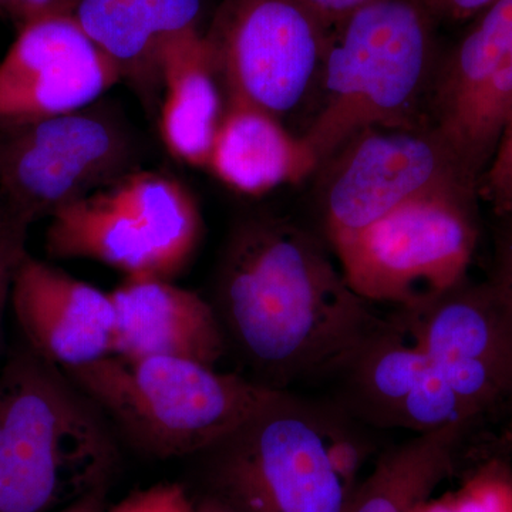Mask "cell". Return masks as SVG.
Wrapping results in <instances>:
<instances>
[{"instance_id": "obj_24", "label": "cell", "mask_w": 512, "mask_h": 512, "mask_svg": "<svg viewBox=\"0 0 512 512\" xmlns=\"http://www.w3.org/2000/svg\"><path fill=\"white\" fill-rule=\"evenodd\" d=\"M28 224L13 218L3 217L0 221V339H2L3 319L10 305L13 276L26 252Z\"/></svg>"}, {"instance_id": "obj_2", "label": "cell", "mask_w": 512, "mask_h": 512, "mask_svg": "<svg viewBox=\"0 0 512 512\" xmlns=\"http://www.w3.org/2000/svg\"><path fill=\"white\" fill-rule=\"evenodd\" d=\"M379 436L332 397L271 390L200 454L207 494L237 512H346Z\"/></svg>"}, {"instance_id": "obj_4", "label": "cell", "mask_w": 512, "mask_h": 512, "mask_svg": "<svg viewBox=\"0 0 512 512\" xmlns=\"http://www.w3.org/2000/svg\"><path fill=\"white\" fill-rule=\"evenodd\" d=\"M116 433L63 369L29 346L0 372V512H46L106 487Z\"/></svg>"}, {"instance_id": "obj_19", "label": "cell", "mask_w": 512, "mask_h": 512, "mask_svg": "<svg viewBox=\"0 0 512 512\" xmlns=\"http://www.w3.org/2000/svg\"><path fill=\"white\" fill-rule=\"evenodd\" d=\"M480 430L453 424L384 447L346 512H414L456 473Z\"/></svg>"}, {"instance_id": "obj_17", "label": "cell", "mask_w": 512, "mask_h": 512, "mask_svg": "<svg viewBox=\"0 0 512 512\" xmlns=\"http://www.w3.org/2000/svg\"><path fill=\"white\" fill-rule=\"evenodd\" d=\"M160 83L165 148L175 160L205 170L225 106L211 49L200 29L181 33L164 47Z\"/></svg>"}, {"instance_id": "obj_28", "label": "cell", "mask_w": 512, "mask_h": 512, "mask_svg": "<svg viewBox=\"0 0 512 512\" xmlns=\"http://www.w3.org/2000/svg\"><path fill=\"white\" fill-rule=\"evenodd\" d=\"M500 218L503 224L495 239L494 271L490 279L512 302V212Z\"/></svg>"}, {"instance_id": "obj_9", "label": "cell", "mask_w": 512, "mask_h": 512, "mask_svg": "<svg viewBox=\"0 0 512 512\" xmlns=\"http://www.w3.org/2000/svg\"><path fill=\"white\" fill-rule=\"evenodd\" d=\"M319 208L328 244L407 202L467 180L429 123L367 128L320 165Z\"/></svg>"}, {"instance_id": "obj_8", "label": "cell", "mask_w": 512, "mask_h": 512, "mask_svg": "<svg viewBox=\"0 0 512 512\" xmlns=\"http://www.w3.org/2000/svg\"><path fill=\"white\" fill-rule=\"evenodd\" d=\"M5 133L0 210L28 225L120 180L133 154L123 126L90 107Z\"/></svg>"}, {"instance_id": "obj_7", "label": "cell", "mask_w": 512, "mask_h": 512, "mask_svg": "<svg viewBox=\"0 0 512 512\" xmlns=\"http://www.w3.org/2000/svg\"><path fill=\"white\" fill-rule=\"evenodd\" d=\"M329 33L298 0H222L205 39L227 101L289 127L311 120Z\"/></svg>"}, {"instance_id": "obj_3", "label": "cell", "mask_w": 512, "mask_h": 512, "mask_svg": "<svg viewBox=\"0 0 512 512\" xmlns=\"http://www.w3.org/2000/svg\"><path fill=\"white\" fill-rule=\"evenodd\" d=\"M436 26L417 0H379L330 29L318 100L302 133L319 167L367 128L429 123Z\"/></svg>"}, {"instance_id": "obj_26", "label": "cell", "mask_w": 512, "mask_h": 512, "mask_svg": "<svg viewBox=\"0 0 512 512\" xmlns=\"http://www.w3.org/2000/svg\"><path fill=\"white\" fill-rule=\"evenodd\" d=\"M430 18L439 23H463L477 18L500 0H417Z\"/></svg>"}, {"instance_id": "obj_21", "label": "cell", "mask_w": 512, "mask_h": 512, "mask_svg": "<svg viewBox=\"0 0 512 512\" xmlns=\"http://www.w3.org/2000/svg\"><path fill=\"white\" fill-rule=\"evenodd\" d=\"M109 188L146 237L158 275L170 279L180 272L202 237L201 212L191 191L154 171L128 173Z\"/></svg>"}, {"instance_id": "obj_12", "label": "cell", "mask_w": 512, "mask_h": 512, "mask_svg": "<svg viewBox=\"0 0 512 512\" xmlns=\"http://www.w3.org/2000/svg\"><path fill=\"white\" fill-rule=\"evenodd\" d=\"M332 399L370 429L430 433L453 424L483 427L431 363L397 309L382 316L332 380Z\"/></svg>"}, {"instance_id": "obj_31", "label": "cell", "mask_w": 512, "mask_h": 512, "mask_svg": "<svg viewBox=\"0 0 512 512\" xmlns=\"http://www.w3.org/2000/svg\"><path fill=\"white\" fill-rule=\"evenodd\" d=\"M195 512H237L217 497L205 494L198 503H194Z\"/></svg>"}, {"instance_id": "obj_10", "label": "cell", "mask_w": 512, "mask_h": 512, "mask_svg": "<svg viewBox=\"0 0 512 512\" xmlns=\"http://www.w3.org/2000/svg\"><path fill=\"white\" fill-rule=\"evenodd\" d=\"M431 363L476 419L512 407V302L468 278L424 305L397 309Z\"/></svg>"}, {"instance_id": "obj_15", "label": "cell", "mask_w": 512, "mask_h": 512, "mask_svg": "<svg viewBox=\"0 0 512 512\" xmlns=\"http://www.w3.org/2000/svg\"><path fill=\"white\" fill-rule=\"evenodd\" d=\"M113 355L175 357L217 367L227 339L211 301L160 276H134L110 292Z\"/></svg>"}, {"instance_id": "obj_30", "label": "cell", "mask_w": 512, "mask_h": 512, "mask_svg": "<svg viewBox=\"0 0 512 512\" xmlns=\"http://www.w3.org/2000/svg\"><path fill=\"white\" fill-rule=\"evenodd\" d=\"M104 490L106 487L97 488L93 493L67 505L62 512H103Z\"/></svg>"}, {"instance_id": "obj_14", "label": "cell", "mask_w": 512, "mask_h": 512, "mask_svg": "<svg viewBox=\"0 0 512 512\" xmlns=\"http://www.w3.org/2000/svg\"><path fill=\"white\" fill-rule=\"evenodd\" d=\"M10 306L29 348L60 369L113 355L116 312L110 293L56 266L23 256Z\"/></svg>"}, {"instance_id": "obj_18", "label": "cell", "mask_w": 512, "mask_h": 512, "mask_svg": "<svg viewBox=\"0 0 512 512\" xmlns=\"http://www.w3.org/2000/svg\"><path fill=\"white\" fill-rule=\"evenodd\" d=\"M201 0H79L74 18L121 79L160 80V59L174 37L198 28Z\"/></svg>"}, {"instance_id": "obj_27", "label": "cell", "mask_w": 512, "mask_h": 512, "mask_svg": "<svg viewBox=\"0 0 512 512\" xmlns=\"http://www.w3.org/2000/svg\"><path fill=\"white\" fill-rule=\"evenodd\" d=\"M77 5L79 0H6L3 9L22 26L37 19L72 16Z\"/></svg>"}, {"instance_id": "obj_16", "label": "cell", "mask_w": 512, "mask_h": 512, "mask_svg": "<svg viewBox=\"0 0 512 512\" xmlns=\"http://www.w3.org/2000/svg\"><path fill=\"white\" fill-rule=\"evenodd\" d=\"M205 170L239 194L262 197L318 173L319 161L305 138L282 121L227 101Z\"/></svg>"}, {"instance_id": "obj_23", "label": "cell", "mask_w": 512, "mask_h": 512, "mask_svg": "<svg viewBox=\"0 0 512 512\" xmlns=\"http://www.w3.org/2000/svg\"><path fill=\"white\" fill-rule=\"evenodd\" d=\"M478 197L493 207L498 217L512 212V110L505 123L493 160L480 178Z\"/></svg>"}, {"instance_id": "obj_34", "label": "cell", "mask_w": 512, "mask_h": 512, "mask_svg": "<svg viewBox=\"0 0 512 512\" xmlns=\"http://www.w3.org/2000/svg\"><path fill=\"white\" fill-rule=\"evenodd\" d=\"M2 218H3V212H2V210H0V221H2Z\"/></svg>"}, {"instance_id": "obj_5", "label": "cell", "mask_w": 512, "mask_h": 512, "mask_svg": "<svg viewBox=\"0 0 512 512\" xmlns=\"http://www.w3.org/2000/svg\"><path fill=\"white\" fill-rule=\"evenodd\" d=\"M64 372L99 407L116 436L158 460L200 456L272 390L247 376L175 357L110 355Z\"/></svg>"}, {"instance_id": "obj_20", "label": "cell", "mask_w": 512, "mask_h": 512, "mask_svg": "<svg viewBox=\"0 0 512 512\" xmlns=\"http://www.w3.org/2000/svg\"><path fill=\"white\" fill-rule=\"evenodd\" d=\"M46 249L53 258L90 259L127 278L160 276L146 237L109 185L50 215Z\"/></svg>"}, {"instance_id": "obj_11", "label": "cell", "mask_w": 512, "mask_h": 512, "mask_svg": "<svg viewBox=\"0 0 512 512\" xmlns=\"http://www.w3.org/2000/svg\"><path fill=\"white\" fill-rule=\"evenodd\" d=\"M511 110L512 0H500L440 57L429 100L431 126L476 188Z\"/></svg>"}, {"instance_id": "obj_1", "label": "cell", "mask_w": 512, "mask_h": 512, "mask_svg": "<svg viewBox=\"0 0 512 512\" xmlns=\"http://www.w3.org/2000/svg\"><path fill=\"white\" fill-rule=\"evenodd\" d=\"M329 248L282 218L256 215L232 228L211 303L228 352L259 386L332 382L382 319Z\"/></svg>"}, {"instance_id": "obj_13", "label": "cell", "mask_w": 512, "mask_h": 512, "mask_svg": "<svg viewBox=\"0 0 512 512\" xmlns=\"http://www.w3.org/2000/svg\"><path fill=\"white\" fill-rule=\"evenodd\" d=\"M120 80L73 15L25 23L0 62V130L87 109Z\"/></svg>"}, {"instance_id": "obj_25", "label": "cell", "mask_w": 512, "mask_h": 512, "mask_svg": "<svg viewBox=\"0 0 512 512\" xmlns=\"http://www.w3.org/2000/svg\"><path fill=\"white\" fill-rule=\"evenodd\" d=\"M109 512H195V508L183 485L158 484L131 494Z\"/></svg>"}, {"instance_id": "obj_32", "label": "cell", "mask_w": 512, "mask_h": 512, "mask_svg": "<svg viewBox=\"0 0 512 512\" xmlns=\"http://www.w3.org/2000/svg\"><path fill=\"white\" fill-rule=\"evenodd\" d=\"M414 512H453L447 495L440 498L431 497L426 503L419 505Z\"/></svg>"}, {"instance_id": "obj_22", "label": "cell", "mask_w": 512, "mask_h": 512, "mask_svg": "<svg viewBox=\"0 0 512 512\" xmlns=\"http://www.w3.org/2000/svg\"><path fill=\"white\" fill-rule=\"evenodd\" d=\"M447 497L453 512H512L511 468L503 457L484 458Z\"/></svg>"}, {"instance_id": "obj_29", "label": "cell", "mask_w": 512, "mask_h": 512, "mask_svg": "<svg viewBox=\"0 0 512 512\" xmlns=\"http://www.w3.org/2000/svg\"><path fill=\"white\" fill-rule=\"evenodd\" d=\"M328 29L379 0H298Z\"/></svg>"}, {"instance_id": "obj_33", "label": "cell", "mask_w": 512, "mask_h": 512, "mask_svg": "<svg viewBox=\"0 0 512 512\" xmlns=\"http://www.w3.org/2000/svg\"><path fill=\"white\" fill-rule=\"evenodd\" d=\"M501 456L507 461L512 471V433L508 434L503 441V447H501Z\"/></svg>"}, {"instance_id": "obj_6", "label": "cell", "mask_w": 512, "mask_h": 512, "mask_svg": "<svg viewBox=\"0 0 512 512\" xmlns=\"http://www.w3.org/2000/svg\"><path fill=\"white\" fill-rule=\"evenodd\" d=\"M477 191L443 188L330 244L365 301L413 309L467 278L478 242Z\"/></svg>"}]
</instances>
